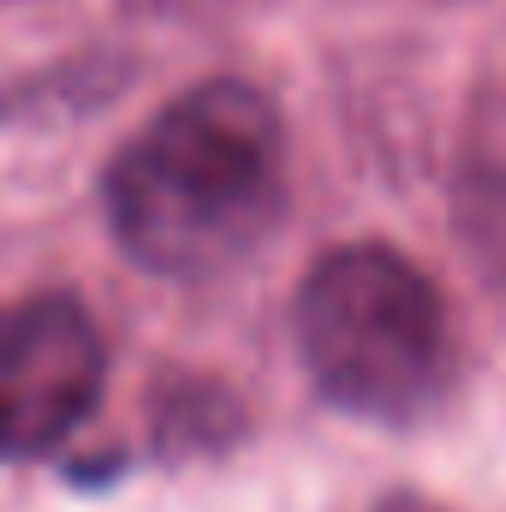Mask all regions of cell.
<instances>
[{"instance_id":"1","label":"cell","mask_w":506,"mask_h":512,"mask_svg":"<svg viewBox=\"0 0 506 512\" xmlns=\"http://www.w3.org/2000/svg\"><path fill=\"white\" fill-rule=\"evenodd\" d=\"M120 251L167 280H209L286 209V131L245 78H209L131 137L102 185Z\"/></svg>"},{"instance_id":"2","label":"cell","mask_w":506,"mask_h":512,"mask_svg":"<svg viewBox=\"0 0 506 512\" xmlns=\"http://www.w3.org/2000/svg\"><path fill=\"white\" fill-rule=\"evenodd\" d=\"M292 328L316 393L364 423L429 417L459 370L441 286L387 245L316 256L298 286Z\"/></svg>"},{"instance_id":"3","label":"cell","mask_w":506,"mask_h":512,"mask_svg":"<svg viewBox=\"0 0 506 512\" xmlns=\"http://www.w3.org/2000/svg\"><path fill=\"white\" fill-rule=\"evenodd\" d=\"M108 346L66 292L0 304V465L60 447L102 399Z\"/></svg>"},{"instance_id":"4","label":"cell","mask_w":506,"mask_h":512,"mask_svg":"<svg viewBox=\"0 0 506 512\" xmlns=\"http://www.w3.org/2000/svg\"><path fill=\"white\" fill-rule=\"evenodd\" d=\"M459 227L483 268L506 286V173H471L459 185Z\"/></svg>"},{"instance_id":"5","label":"cell","mask_w":506,"mask_h":512,"mask_svg":"<svg viewBox=\"0 0 506 512\" xmlns=\"http://www.w3.org/2000/svg\"><path fill=\"white\" fill-rule=\"evenodd\" d=\"M155 423H161L167 441H203V447H221V441H227V423H233V405H227L221 387L179 382L173 387V405H161Z\"/></svg>"},{"instance_id":"6","label":"cell","mask_w":506,"mask_h":512,"mask_svg":"<svg viewBox=\"0 0 506 512\" xmlns=\"http://www.w3.org/2000/svg\"><path fill=\"white\" fill-rule=\"evenodd\" d=\"M376 512H447L441 501H429V495H411V489H399V495H387Z\"/></svg>"}]
</instances>
